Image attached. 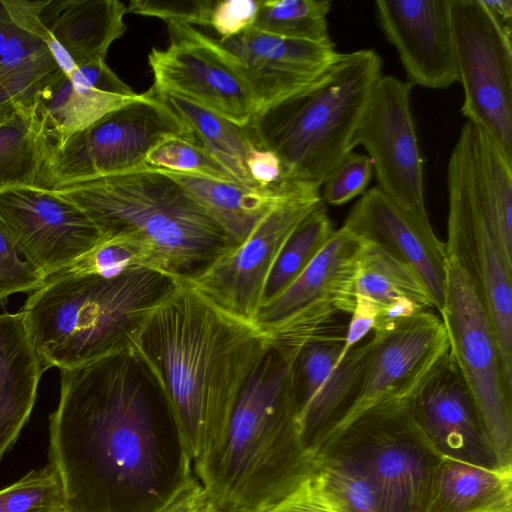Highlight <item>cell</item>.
<instances>
[{"label": "cell", "mask_w": 512, "mask_h": 512, "mask_svg": "<svg viewBox=\"0 0 512 512\" xmlns=\"http://www.w3.org/2000/svg\"><path fill=\"white\" fill-rule=\"evenodd\" d=\"M272 341L207 302L183 280L148 316L129 357L163 396L194 463L221 438L248 377Z\"/></svg>", "instance_id": "obj_1"}, {"label": "cell", "mask_w": 512, "mask_h": 512, "mask_svg": "<svg viewBox=\"0 0 512 512\" xmlns=\"http://www.w3.org/2000/svg\"><path fill=\"white\" fill-rule=\"evenodd\" d=\"M128 356L60 370L49 416V465L67 512H114L119 487L146 464L151 422Z\"/></svg>", "instance_id": "obj_2"}, {"label": "cell", "mask_w": 512, "mask_h": 512, "mask_svg": "<svg viewBox=\"0 0 512 512\" xmlns=\"http://www.w3.org/2000/svg\"><path fill=\"white\" fill-rule=\"evenodd\" d=\"M304 344L273 342L254 368L219 441L194 462L223 512H256L315 474L296 416L294 373Z\"/></svg>", "instance_id": "obj_3"}, {"label": "cell", "mask_w": 512, "mask_h": 512, "mask_svg": "<svg viewBox=\"0 0 512 512\" xmlns=\"http://www.w3.org/2000/svg\"><path fill=\"white\" fill-rule=\"evenodd\" d=\"M447 255L472 281L512 384V162L466 121L447 167Z\"/></svg>", "instance_id": "obj_4"}, {"label": "cell", "mask_w": 512, "mask_h": 512, "mask_svg": "<svg viewBox=\"0 0 512 512\" xmlns=\"http://www.w3.org/2000/svg\"><path fill=\"white\" fill-rule=\"evenodd\" d=\"M178 281L150 269L102 277L63 268L46 277L20 310L44 371L129 357L136 333Z\"/></svg>", "instance_id": "obj_5"}, {"label": "cell", "mask_w": 512, "mask_h": 512, "mask_svg": "<svg viewBox=\"0 0 512 512\" xmlns=\"http://www.w3.org/2000/svg\"><path fill=\"white\" fill-rule=\"evenodd\" d=\"M381 71L373 49L339 53L310 85L253 116L247 126L253 141L277 155L283 179L322 186L353 151L352 138Z\"/></svg>", "instance_id": "obj_6"}, {"label": "cell", "mask_w": 512, "mask_h": 512, "mask_svg": "<svg viewBox=\"0 0 512 512\" xmlns=\"http://www.w3.org/2000/svg\"><path fill=\"white\" fill-rule=\"evenodd\" d=\"M101 235L137 232L151 241L183 279L230 245L221 226L165 173L145 165L60 187Z\"/></svg>", "instance_id": "obj_7"}, {"label": "cell", "mask_w": 512, "mask_h": 512, "mask_svg": "<svg viewBox=\"0 0 512 512\" xmlns=\"http://www.w3.org/2000/svg\"><path fill=\"white\" fill-rule=\"evenodd\" d=\"M410 401H390L366 410L316 454L361 465L376 487L383 512H422L439 459L419 429Z\"/></svg>", "instance_id": "obj_8"}, {"label": "cell", "mask_w": 512, "mask_h": 512, "mask_svg": "<svg viewBox=\"0 0 512 512\" xmlns=\"http://www.w3.org/2000/svg\"><path fill=\"white\" fill-rule=\"evenodd\" d=\"M449 354L477 408L500 469H512V384L497 337L475 287L448 257L445 301L439 311Z\"/></svg>", "instance_id": "obj_9"}, {"label": "cell", "mask_w": 512, "mask_h": 512, "mask_svg": "<svg viewBox=\"0 0 512 512\" xmlns=\"http://www.w3.org/2000/svg\"><path fill=\"white\" fill-rule=\"evenodd\" d=\"M169 135L195 138L151 87L60 145L50 147L36 187L56 190L136 169L144 165L148 151Z\"/></svg>", "instance_id": "obj_10"}, {"label": "cell", "mask_w": 512, "mask_h": 512, "mask_svg": "<svg viewBox=\"0 0 512 512\" xmlns=\"http://www.w3.org/2000/svg\"><path fill=\"white\" fill-rule=\"evenodd\" d=\"M364 241L347 228L334 230L304 271L265 302L254 325L272 342L305 344L345 334L355 305V277Z\"/></svg>", "instance_id": "obj_11"}, {"label": "cell", "mask_w": 512, "mask_h": 512, "mask_svg": "<svg viewBox=\"0 0 512 512\" xmlns=\"http://www.w3.org/2000/svg\"><path fill=\"white\" fill-rule=\"evenodd\" d=\"M461 113L483 130L512 162L511 28L482 0H450Z\"/></svg>", "instance_id": "obj_12"}, {"label": "cell", "mask_w": 512, "mask_h": 512, "mask_svg": "<svg viewBox=\"0 0 512 512\" xmlns=\"http://www.w3.org/2000/svg\"><path fill=\"white\" fill-rule=\"evenodd\" d=\"M321 200L319 191L280 203L246 239L227 246L199 271L181 280L223 313L254 324L281 249L297 225Z\"/></svg>", "instance_id": "obj_13"}, {"label": "cell", "mask_w": 512, "mask_h": 512, "mask_svg": "<svg viewBox=\"0 0 512 512\" xmlns=\"http://www.w3.org/2000/svg\"><path fill=\"white\" fill-rule=\"evenodd\" d=\"M448 352L445 327L433 309L375 328L368 338L359 397L318 451L366 410L411 399Z\"/></svg>", "instance_id": "obj_14"}, {"label": "cell", "mask_w": 512, "mask_h": 512, "mask_svg": "<svg viewBox=\"0 0 512 512\" xmlns=\"http://www.w3.org/2000/svg\"><path fill=\"white\" fill-rule=\"evenodd\" d=\"M412 85L381 76L352 138L370 158L378 187L401 206L427 214L423 159L410 108Z\"/></svg>", "instance_id": "obj_15"}, {"label": "cell", "mask_w": 512, "mask_h": 512, "mask_svg": "<svg viewBox=\"0 0 512 512\" xmlns=\"http://www.w3.org/2000/svg\"><path fill=\"white\" fill-rule=\"evenodd\" d=\"M201 33L247 89L257 112L310 85L339 54L334 43L288 39L253 28L227 39Z\"/></svg>", "instance_id": "obj_16"}, {"label": "cell", "mask_w": 512, "mask_h": 512, "mask_svg": "<svg viewBox=\"0 0 512 512\" xmlns=\"http://www.w3.org/2000/svg\"><path fill=\"white\" fill-rule=\"evenodd\" d=\"M0 219L21 254L45 277L73 263L101 238L76 204L36 186L0 192Z\"/></svg>", "instance_id": "obj_17"}, {"label": "cell", "mask_w": 512, "mask_h": 512, "mask_svg": "<svg viewBox=\"0 0 512 512\" xmlns=\"http://www.w3.org/2000/svg\"><path fill=\"white\" fill-rule=\"evenodd\" d=\"M344 336H326L303 345L296 362V416L302 440L315 457L327 437L355 405L362 386L368 338L338 363Z\"/></svg>", "instance_id": "obj_18"}, {"label": "cell", "mask_w": 512, "mask_h": 512, "mask_svg": "<svg viewBox=\"0 0 512 512\" xmlns=\"http://www.w3.org/2000/svg\"><path fill=\"white\" fill-rule=\"evenodd\" d=\"M170 43L153 48L148 63L152 88L189 100L241 127L257 112L255 103L235 74L216 56L195 26L165 22Z\"/></svg>", "instance_id": "obj_19"}, {"label": "cell", "mask_w": 512, "mask_h": 512, "mask_svg": "<svg viewBox=\"0 0 512 512\" xmlns=\"http://www.w3.org/2000/svg\"><path fill=\"white\" fill-rule=\"evenodd\" d=\"M409 266L425 285L439 312L445 301L448 255L427 214L405 208L378 186L365 191L343 224Z\"/></svg>", "instance_id": "obj_20"}, {"label": "cell", "mask_w": 512, "mask_h": 512, "mask_svg": "<svg viewBox=\"0 0 512 512\" xmlns=\"http://www.w3.org/2000/svg\"><path fill=\"white\" fill-rule=\"evenodd\" d=\"M375 8L408 83L444 89L458 81L450 0H378Z\"/></svg>", "instance_id": "obj_21"}, {"label": "cell", "mask_w": 512, "mask_h": 512, "mask_svg": "<svg viewBox=\"0 0 512 512\" xmlns=\"http://www.w3.org/2000/svg\"><path fill=\"white\" fill-rule=\"evenodd\" d=\"M410 402L419 429L439 457L500 469L475 403L449 352Z\"/></svg>", "instance_id": "obj_22"}, {"label": "cell", "mask_w": 512, "mask_h": 512, "mask_svg": "<svg viewBox=\"0 0 512 512\" xmlns=\"http://www.w3.org/2000/svg\"><path fill=\"white\" fill-rule=\"evenodd\" d=\"M46 0H0V82L24 110L60 70L76 69L40 19Z\"/></svg>", "instance_id": "obj_23"}, {"label": "cell", "mask_w": 512, "mask_h": 512, "mask_svg": "<svg viewBox=\"0 0 512 512\" xmlns=\"http://www.w3.org/2000/svg\"><path fill=\"white\" fill-rule=\"evenodd\" d=\"M138 96L105 60H98L69 75L57 72L39 92L34 112L52 147Z\"/></svg>", "instance_id": "obj_24"}, {"label": "cell", "mask_w": 512, "mask_h": 512, "mask_svg": "<svg viewBox=\"0 0 512 512\" xmlns=\"http://www.w3.org/2000/svg\"><path fill=\"white\" fill-rule=\"evenodd\" d=\"M153 169V168H152ZM159 170L183 189L221 226L230 245L248 237L257 224L280 203L304 194L319 192L321 186L281 179L267 187L217 181L164 169Z\"/></svg>", "instance_id": "obj_25"}, {"label": "cell", "mask_w": 512, "mask_h": 512, "mask_svg": "<svg viewBox=\"0 0 512 512\" xmlns=\"http://www.w3.org/2000/svg\"><path fill=\"white\" fill-rule=\"evenodd\" d=\"M43 372L21 311L0 314V461L29 420Z\"/></svg>", "instance_id": "obj_26"}, {"label": "cell", "mask_w": 512, "mask_h": 512, "mask_svg": "<svg viewBox=\"0 0 512 512\" xmlns=\"http://www.w3.org/2000/svg\"><path fill=\"white\" fill-rule=\"evenodd\" d=\"M118 0H46L40 19L64 56L76 67L105 60L127 26Z\"/></svg>", "instance_id": "obj_27"}, {"label": "cell", "mask_w": 512, "mask_h": 512, "mask_svg": "<svg viewBox=\"0 0 512 512\" xmlns=\"http://www.w3.org/2000/svg\"><path fill=\"white\" fill-rule=\"evenodd\" d=\"M422 512H512V469L439 457Z\"/></svg>", "instance_id": "obj_28"}, {"label": "cell", "mask_w": 512, "mask_h": 512, "mask_svg": "<svg viewBox=\"0 0 512 512\" xmlns=\"http://www.w3.org/2000/svg\"><path fill=\"white\" fill-rule=\"evenodd\" d=\"M156 93L176 113L196 140L231 173L237 182L259 187L252 180L246 165L249 152L256 147L247 127L238 126L177 95Z\"/></svg>", "instance_id": "obj_29"}, {"label": "cell", "mask_w": 512, "mask_h": 512, "mask_svg": "<svg viewBox=\"0 0 512 512\" xmlns=\"http://www.w3.org/2000/svg\"><path fill=\"white\" fill-rule=\"evenodd\" d=\"M355 297L365 298L379 306L406 298L435 309L419 276L385 249L368 241H364L358 261Z\"/></svg>", "instance_id": "obj_30"}, {"label": "cell", "mask_w": 512, "mask_h": 512, "mask_svg": "<svg viewBox=\"0 0 512 512\" xmlns=\"http://www.w3.org/2000/svg\"><path fill=\"white\" fill-rule=\"evenodd\" d=\"M49 142L34 111H21L0 124V192L36 186Z\"/></svg>", "instance_id": "obj_31"}, {"label": "cell", "mask_w": 512, "mask_h": 512, "mask_svg": "<svg viewBox=\"0 0 512 512\" xmlns=\"http://www.w3.org/2000/svg\"><path fill=\"white\" fill-rule=\"evenodd\" d=\"M65 268L102 277H114L137 269L155 270L176 277L157 247L132 231L101 235L88 252Z\"/></svg>", "instance_id": "obj_32"}, {"label": "cell", "mask_w": 512, "mask_h": 512, "mask_svg": "<svg viewBox=\"0 0 512 512\" xmlns=\"http://www.w3.org/2000/svg\"><path fill=\"white\" fill-rule=\"evenodd\" d=\"M334 230L321 200L297 225L281 249L266 284L264 303L279 295L304 271Z\"/></svg>", "instance_id": "obj_33"}, {"label": "cell", "mask_w": 512, "mask_h": 512, "mask_svg": "<svg viewBox=\"0 0 512 512\" xmlns=\"http://www.w3.org/2000/svg\"><path fill=\"white\" fill-rule=\"evenodd\" d=\"M329 0H265L253 29L288 39L332 44L327 16Z\"/></svg>", "instance_id": "obj_34"}, {"label": "cell", "mask_w": 512, "mask_h": 512, "mask_svg": "<svg viewBox=\"0 0 512 512\" xmlns=\"http://www.w3.org/2000/svg\"><path fill=\"white\" fill-rule=\"evenodd\" d=\"M316 461V478L335 512H383L376 487L361 465L331 455Z\"/></svg>", "instance_id": "obj_35"}, {"label": "cell", "mask_w": 512, "mask_h": 512, "mask_svg": "<svg viewBox=\"0 0 512 512\" xmlns=\"http://www.w3.org/2000/svg\"><path fill=\"white\" fill-rule=\"evenodd\" d=\"M144 165L217 181L237 182L195 138L179 135L160 139L146 154Z\"/></svg>", "instance_id": "obj_36"}, {"label": "cell", "mask_w": 512, "mask_h": 512, "mask_svg": "<svg viewBox=\"0 0 512 512\" xmlns=\"http://www.w3.org/2000/svg\"><path fill=\"white\" fill-rule=\"evenodd\" d=\"M0 512H67L57 472L48 464L1 489Z\"/></svg>", "instance_id": "obj_37"}, {"label": "cell", "mask_w": 512, "mask_h": 512, "mask_svg": "<svg viewBox=\"0 0 512 512\" xmlns=\"http://www.w3.org/2000/svg\"><path fill=\"white\" fill-rule=\"evenodd\" d=\"M46 277L20 252L8 228L0 219V303L15 293H31Z\"/></svg>", "instance_id": "obj_38"}, {"label": "cell", "mask_w": 512, "mask_h": 512, "mask_svg": "<svg viewBox=\"0 0 512 512\" xmlns=\"http://www.w3.org/2000/svg\"><path fill=\"white\" fill-rule=\"evenodd\" d=\"M373 173V165L365 154L350 152L326 176L321 199L339 206L363 194Z\"/></svg>", "instance_id": "obj_39"}, {"label": "cell", "mask_w": 512, "mask_h": 512, "mask_svg": "<svg viewBox=\"0 0 512 512\" xmlns=\"http://www.w3.org/2000/svg\"><path fill=\"white\" fill-rule=\"evenodd\" d=\"M213 0H131L127 13L179 21L191 26L210 25Z\"/></svg>", "instance_id": "obj_40"}, {"label": "cell", "mask_w": 512, "mask_h": 512, "mask_svg": "<svg viewBox=\"0 0 512 512\" xmlns=\"http://www.w3.org/2000/svg\"><path fill=\"white\" fill-rule=\"evenodd\" d=\"M154 512H223L203 486L192 462L181 457V474L174 488Z\"/></svg>", "instance_id": "obj_41"}, {"label": "cell", "mask_w": 512, "mask_h": 512, "mask_svg": "<svg viewBox=\"0 0 512 512\" xmlns=\"http://www.w3.org/2000/svg\"><path fill=\"white\" fill-rule=\"evenodd\" d=\"M259 9L256 0H220L215 1L210 25L219 39H227L252 28Z\"/></svg>", "instance_id": "obj_42"}, {"label": "cell", "mask_w": 512, "mask_h": 512, "mask_svg": "<svg viewBox=\"0 0 512 512\" xmlns=\"http://www.w3.org/2000/svg\"><path fill=\"white\" fill-rule=\"evenodd\" d=\"M256 512H335L322 491L316 473L274 504Z\"/></svg>", "instance_id": "obj_43"}, {"label": "cell", "mask_w": 512, "mask_h": 512, "mask_svg": "<svg viewBox=\"0 0 512 512\" xmlns=\"http://www.w3.org/2000/svg\"><path fill=\"white\" fill-rule=\"evenodd\" d=\"M378 305L362 298L355 297V305L349 317L344 334V341L338 363L357 344L373 331L377 324Z\"/></svg>", "instance_id": "obj_44"}, {"label": "cell", "mask_w": 512, "mask_h": 512, "mask_svg": "<svg viewBox=\"0 0 512 512\" xmlns=\"http://www.w3.org/2000/svg\"><path fill=\"white\" fill-rule=\"evenodd\" d=\"M246 165L252 180L259 187H270L282 179L280 159L269 150L254 147L247 156Z\"/></svg>", "instance_id": "obj_45"}, {"label": "cell", "mask_w": 512, "mask_h": 512, "mask_svg": "<svg viewBox=\"0 0 512 512\" xmlns=\"http://www.w3.org/2000/svg\"><path fill=\"white\" fill-rule=\"evenodd\" d=\"M24 110L6 86L0 82V124L15 117Z\"/></svg>", "instance_id": "obj_46"}, {"label": "cell", "mask_w": 512, "mask_h": 512, "mask_svg": "<svg viewBox=\"0 0 512 512\" xmlns=\"http://www.w3.org/2000/svg\"><path fill=\"white\" fill-rule=\"evenodd\" d=\"M482 2L500 23L508 28H511V0H482Z\"/></svg>", "instance_id": "obj_47"}]
</instances>
